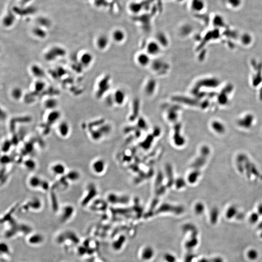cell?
<instances>
[{"instance_id": "8fae6325", "label": "cell", "mask_w": 262, "mask_h": 262, "mask_svg": "<svg viewBox=\"0 0 262 262\" xmlns=\"http://www.w3.org/2000/svg\"><path fill=\"white\" fill-rule=\"evenodd\" d=\"M30 71L32 76L36 78V80L42 79L45 77V70L42 67L37 64H34L31 66Z\"/></svg>"}, {"instance_id": "5b68a950", "label": "cell", "mask_w": 262, "mask_h": 262, "mask_svg": "<svg viewBox=\"0 0 262 262\" xmlns=\"http://www.w3.org/2000/svg\"><path fill=\"white\" fill-rule=\"evenodd\" d=\"M58 219L61 224H67L75 215V209L71 205H65L58 211Z\"/></svg>"}, {"instance_id": "603a6c76", "label": "cell", "mask_w": 262, "mask_h": 262, "mask_svg": "<svg viewBox=\"0 0 262 262\" xmlns=\"http://www.w3.org/2000/svg\"><path fill=\"white\" fill-rule=\"evenodd\" d=\"M114 100L116 104L121 105L124 104L125 99V95L124 92L121 90H118L114 94Z\"/></svg>"}, {"instance_id": "2e32d148", "label": "cell", "mask_w": 262, "mask_h": 262, "mask_svg": "<svg viewBox=\"0 0 262 262\" xmlns=\"http://www.w3.org/2000/svg\"><path fill=\"white\" fill-rule=\"evenodd\" d=\"M58 105H59L58 100L54 97L48 98L46 99L43 103L44 107L48 111L56 110Z\"/></svg>"}, {"instance_id": "30bf717a", "label": "cell", "mask_w": 262, "mask_h": 262, "mask_svg": "<svg viewBox=\"0 0 262 262\" xmlns=\"http://www.w3.org/2000/svg\"><path fill=\"white\" fill-rule=\"evenodd\" d=\"M42 205L41 201L37 200H33L30 201L23 208H22L23 212H38L41 208Z\"/></svg>"}, {"instance_id": "f1b7e54d", "label": "cell", "mask_w": 262, "mask_h": 262, "mask_svg": "<svg viewBox=\"0 0 262 262\" xmlns=\"http://www.w3.org/2000/svg\"><path fill=\"white\" fill-rule=\"evenodd\" d=\"M85 260V262H100L99 260H98L97 258H96L95 256L86 258Z\"/></svg>"}, {"instance_id": "d590c367", "label": "cell", "mask_w": 262, "mask_h": 262, "mask_svg": "<svg viewBox=\"0 0 262 262\" xmlns=\"http://www.w3.org/2000/svg\"></svg>"}, {"instance_id": "7a4b0ae2", "label": "cell", "mask_w": 262, "mask_h": 262, "mask_svg": "<svg viewBox=\"0 0 262 262\" xmlns=\"http://www.w3.org/2000/svg\"><path fill=\"white\" fill-rule=\"evenodd\" d=\"M3 225V236L8 239L26 237L33 231L32 227L25 223L20 222L15 218Z\"/></svg>"}, {"instance_id": "7c38bea8", "label": "cell", "mask_w": 262, "mask_h": 262, "mask_svg": "<svg viewBox=\"0 0 262 262\" xmlns=\"http://www.w3.org/2000/svg\"><path fill=\"white\" fill-rule=\"evenodd\" d=\"M160 51V44L156 41H151L147 45L146 52L150 56H157Z\"/></svg>"}, {"instance_id": "6da1fadb", "label": "cell", "mask_w": 262, "mask_h": 262, "mask_svg": "<svg viewBox=\"0 0 262 262\" xmlns=\"http://www.w3.org/2000/svg\"><path fill=\"white\" fill-rule=\"evenodd\" d=\"M54 240L56 244L66 252L75 251L82 241L75 231L70 229L59 230Z\"/></svg>"}, {"instance_id": "d6986e66", "label": "cell", "mask_w": 262, "mask_h": 262, "mask_svg": "<svg viewBox=\"0 0 262 262\" xmlns=\"http://www.w3.org/2000/svg\"><path fill=\"white\" fill-rule=\"evenodd\" d=\"M10 96L12 99L16 101H19L23 98L24 96L23 90L19 86L14 87L10 91Z\"/></svg>"}, {"instance_id": "ba28073f", "label": "cell", "mask_w": 262, "mask_h": 262, "mask_svg": "<svg viewBox=\"0 0 262 262\" xmlns=\"http://www.w3.org/2000/svg\"><path fill=\"white\" fill-rule=\"evenodd\" d=\"M1 260L3 262H8L12 257V249L6 242L1 241L0 245Z\"/></svg>"}, {"instance_id": "4dcf8cb0", "label": "cell", "mask_w": 262, "mask_h": 262, "mask_svg": "<svg viewBox=\"0 0 262 262\" xmlns=\"http://www.w3.org/2000/svg\"><path fill=\"white\" fill-rule=\"evenodd\" d=\"M258 212H259V214L260 215H262V203H261V204L259 205V206H258Z\"/></svg>"}, {"instance_id": "9c48e42d", "label": "cell", "mask_w": 262, "mask_h": 262, "mask_svg": "<svg viewBox=\"0 0 262 262\" xmlns=\"http://www.w3.org/2000/svg\"><path fill=\"white\" fill-rule=\"evenodd\" d=\"M94 56L89 51H82L78 56L79 62L83 68H87L93 63Z\"/></svg>"}, {"instance_id": "e575fe53", "label": "cell", "mask_w": 262, "mask_h": 262, "mask_svg": "<svg viewBox=\"0 0 262 262\" xmlns=\"http://www.w3.org/2000/svg\"><path fill=\"white\" fill-rule=\"evenodd\" d=\"M261 236H262V234H261Z\"/></svg>"}, {"instance_id": "cb8c5ba5", "label": "cell", "mask_w": 262, "mask_h": 262, "mask_svg": "<svg viewBox=\"0 0 262 262\" xmlns=\"http://www.w3.org/2000/svg\"><path fill=\"white\" fill-rule=\"evenodd\" d=\"M46 86V83L42 79H38L34 84L33 91L35 93H41L45 90Z\"/></svg>"}, {"instance_id": "4316f807", "label": "cell", "mask_w": 262, "mask_h": 262, "mask_svg": "<svg viewBox=\"0 0 262 262\" xmlns=\"http://www.w3.org/2000/svg\"><path fill=\"white\" fill-rule=\"evenodd\" d=\"M248 257L251 260H255L257 257L258 253L255 250H251L248 252Z\"/></svg>"}, {"instance_id": "4fadbf2b", "label": "cell", "mask_w": 262, "mask_h": 262, "mask_svg": "<svg viewBox=\"0 0 262 262\" xmlns=\"http://www.w3.org/2000/svg\"><path fill=\"white\" fill-rule=\"evenodd\" d=\"M109 39L106 35H100L96 39L95 45L98 49L100 51L104 50L108 47Z\"/></svg>"}, {"instance_id": "ac0fdd59", "label": "cell", "mask_w": 262, "mask_h": 262, "mask_svg": "<svg viewBox=\"0 0 262 262\" xmlns=\"http://www.w3.org/2000/svg\"><path fill=\"white\" fill-rule=\"evenodd\" d=\"M205 3L203 0H191L190 7L192 11L195 12H200L203 10Z\"/></svg>"}, {"instance_id": "1f68e13d", "label": "cell", "mask_w": 262, "mask_h": 262, "mask_svg": "<svg viewBox=\"0 0 262 262\" xmlns=\"http://www.w3.org/2000/svg\"><path fill=\"white\" fill-rule=\"evenodd\" d=\"M198 262H209V261L207 259H205V258H202V259L199 260Z\"/></svg>"}, {"instance_id": "836d02e7", "label": "cell", "mask_w": 262, "mask_h": 262, "mask_svg": "<svg viewBox=\"0 0 262 262\" xmlns=\"http://www.w3.org/2000/svg\"><path fill=\"white\" fill-rule=\"evenodd\" d=\"M259 228H260V229H262V223H261V224H260Z\"/></svg>"}, {"instance_id": "277c9868", "label": "cell", "mask_w": 262, "mask_h": 262, "mask_svg": "<svg viewBox=\"0 0 262 262\" xmlns=\"http://www.w3.org/2000/svg\"><path fill=\"white\" fill-rule=\"evenodd\" d=\"M25 241L29 246L38 247L43 245L45 242L46 238L43 234L39 231H32L25 237Z\"/></svg>"}, {"instance_id": "5bb4252c", "label": "cell", "mask_w": 262, "mask_h": 262, "mask_svg": "<svg viewBox=\"0 0 262 262\" xmlns=\"http://www.w3.org/2000/svg\"><path fill=\"white\" fill-rule=\"evenodd\" d=\"M57 131L60 137L62 138L67 137L70 132V126L69 124L65 121L59 122Z\"/></svg>"}, {"instance_id": "484cf974", "label": "cell", "mask_w": 262, "mask_h": 262, "mask_svg": "<svg viewBox=\"0 0 262 262\" xmlns=\"http://www.w3.org/2000/svg\"><path fill=\"white\" fill-rule=\"evenodd\" d=\"M236 209L235 207L232 206L230 207L228 209L226 213V216L227 217L229 218H231V217L235 216V214L236 213Z\"/></svg>"}, {"instance_id": "9a60e30c", "label": "cell", "mask_w": 262, "mask_h": 262, "mask_svg": "<svg viewBox=\"0 0 262 262\" xmlns=\"http://www.w3.org/2000/svg\"><path fill=\"white\" fill-rule=\"evenodd\" d=\"M50 170L53 174L56 176H62L66 172V167L62 163H54L51 165Z\"/></svg>"}, {"instance_id": "83f0119b", "label": "cell", "mask_w": 262, "mask_h": 262, "mask_svg": "<svg viewBox=\"0 0 262 262\" xmlns=\"http://www.w3.org/2000/svg\"><path fill=\"white\" fill-rule=\"evenodd\" d=\"M204 206L201 203H199L195 206V212L197 214H201L204 211Z\"/></svg>"}, {"instance_id": "e0dca14e", "label": "cell", "mask_w": 262, "mask_h": 262, "mask_svg": "<svg viewBox=\"0 0 262 262\" xmlns=\"http://www.w3.org/2000/svg\"><path fill=\"white\" fill-rule=\"evenodd\" d=\"M104 162L102 159L94 160L91 165V168L92 172L95 174L102 173L104 168Z\"/></svg>"}, {"instance_id": "d4e9b609", "label": "cell", "mask_w": 262, "mask_h": 262, "mask_svg": "<svg viewBox=\"0 0 262 262\" xmlns=\"http://www.w3.org/2000/svg\"><path fill=\"white\" fill-rule=\"evenodd\" d=\"M66 178L70 182H75L78 181L80 178V173L76 170H71L70 172L67 173L66 175Z\"/></svg>"}, {"instance_id": "ffe728a7", "label": "cell", "mask_w": 262, "mask_h": 262, "mask_svg": "<svg viewBox=\"0 0 262 262\" xmlns=\"http://www.w3.org/2000/svg\"><path fill=\"white\" fill-rule=\"evenodd\" d=\"M125 37V32L121 29H116L112 33V38L115 42H121L124 40Z\"/></svg>"}, {"instance_id": "7402d4cb", "label": "cell", "mask_w": 262, "mask_h": 262, "mask_svg": "<svg viewBox=\"0 0 262 262\" xmlns=\"http://www.w3.org/2000/svg\"><path fill=\"white\" fill-rule=\"evenodd\" d=\"M49 113L47 116L46 121L49 124H54L59 120L60 117V113L57 110L49 111Z\"/></svg>"}, {"instance_id": "44dd1931", "label": "cell", "mask_w": 262, "mask_h": 262, "mask_svg": "<svg viewBox=\"0 0 262 262\" xmlns=\"http://www.w3.org/2000/svg\"><path fill=\"white\" fill-rule=\"evenodd\" d=\"M137 60L139 65L145 67L150 63V56L147 52L140 53L137 56Z\"/></svg>"}, {"instance_id": "d6a6232c", "label": "cell", "mask_w": 262, "mask_h": 262, "mask_svg": "<svg viewBox=\"0 0 262 262\" xmlns=\"http://www.w3.org/2000/svg\"><path fill=\"white\" fill-rule=\"evenodd\" d=\"M176 1L178 2H182L184 1L185 0H176Z\"/></svg>"}, {"instance_id": "f546056e", "label": "cell", "mask_w": 262, "mask_h": 262, "mask_svg": "<svg viewBox=\"0 0 262 262\" xmlns=\"http://www.w3.org/2000/svg\"><path fill=\"white\" fill-rule=\"evenodd\" d=\"M258 220V216L256 214H252L250 217V221L251 222L255 223Z\"/></svg>"}, {"instance_id": "52a82bcc", "label": "cell", "mask_w": 262, "mask_h": 262, "mask_svg": "<svg viewBox=\"0 0 262 262\" xmlns=\"http://www.w3.org/2000/svg\"><path fill=\"white\" fill-rule=\"evenodd\" d=\"M28 184L32 189H39V188H41L42 189H47L48 187L47 182L36 175L31 176L29 178Z\"/></svg>"}, {"instance_id": "8992f818", "label": "cell", "mask_w": 262, "mask_h": 262, "mask_svg": "<svg viewBox=\"0 0 262 262\" xmlns=\"http://www.w3.org/2000/svg\"><path fill=\"white\" fill-rule=\"evenodd\" d=\"M155 255V250L150 245H146L142 247L139 252L140 258L144 262L151 261Z\"/></svg>"}, {"instance_id": "3957f363", "label": "cell", "mask_w": 262, "mask_h": 262, "mask_svg": "<svg viewBox=\"0 0 262 262\" xmlns=\"http://www.w3.org/2000/svg\"><path fill=\"white\" fill-rule=\"evenodd\" d=\"M65 48L59 46H54L46 51L44 55V58L48 62H53L59 58H62L66 55Z\"/></svg>"}]
</instances>
